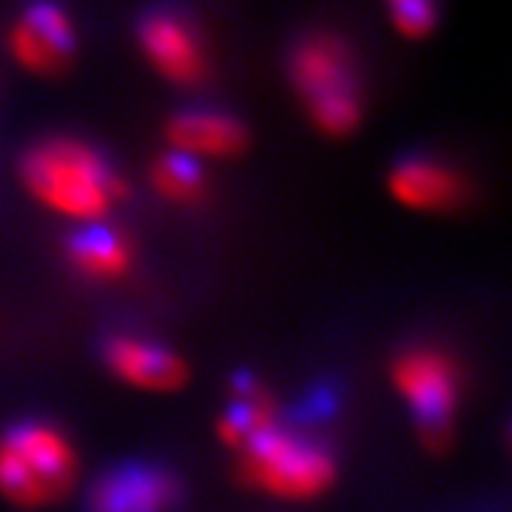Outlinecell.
I'll list each match as a JSON object with an SVG mask.
<instances>
[{"label": "cell", "mask_w": 512, "mask_h": 512, "mask_svg": "<svg viewBox=\"0 0 512 512\" xmlns=\"http://www.w3.org/2000/svg\"><path fill=\"white\" fill-rule=\"evenodd\" d=\"M20 174L40 205L80 225L103 222L123 197V183L109 160L97 148L69 137L37 143L23 157Z\"/></svg>", "instance_id": "6da1fadb"}, {"label": "cell", "mask_w": 512, "mask_h": 512, "mask_svg": "<svg viewBox=\"0 0 512 512\" xmlns=\"http://www.w3.org/2000/svg\"><path fill=\"white\" fill-rule=\"evenodd\" d=\"M237 453L242 478L256 490L285 501H305L325 493L336 476L328 447L279 419L245 441Z\"/></svg>", "instance_id": "7a4b0ae2"}, {"label": "cell", "mask_w": 512, "mask_h": 512, "mask_svg": "<svg viewBox=\"0 0 512 512\" xmlns=\"http://www.w3.org/2000/svg\"><path fill=\"white\" fill-rule=\"evenodd\" d=\"M77 476L72 441L46 421H20L0 436V493L18 507H46Z\"/></svg>", "instance_id": "3957f363"}, {"label": "cell", "mask_w": 512, "mask_h": 512, "mask_svg": "<svg viewBox=\"0 0 512 512\" xmlns=\"http://www.w3.org/2000/svg\"><path fill=\"white\" fill-rule=\"evenodd\" d=\"M291 80L308 114L330 137H345L362 120V97L353 74V57L342 40L313 35L291 55Z\"/></svg>", "instance_id": "277c9868"}, {"label": "cell", "mask_w": 512, "mask_h": 512, "mask_svg": "<svg viewBox=\"0 0 512 512\" xmlns=\"http://www.w3.org/2000/svg\"><path fill=\"white\" fill-rule=\"evenodd\" d=\"M393 382L419 424L421 436L433 447H441L453 430L461 393L453 359L433 348L404 350L393 367Z\"/></svg>", "instance_id": "5b68a950"}, {"label": "cell", "mask_w": 512, "mask_h": 512, "mask_svg": "<svg viewBox=\"0 0 512 512\" xmlns=\"http://www.w3.org/2000/svg\"><path fill=\"white\" fill-rule=\"evenodd\" d=\"M183 487L174 473L157 464H120L94 481L89 490L92 512H177Z\"/></svg>", "instance_id": "8992f818"}, {"label": "cell", "mask_w": 512, "mask_h": 512, "mask_svg": "<svg viewBox=\"0 0 512 512\" xmlns=\"http://www.w3.org/2000/svg\"><path fill=\"white\" fill-rule=\"evenodd\" d=\"M77 37L57 3L29 6L12 29V55L26 72L57 74L72 63Z\"/></svg>", "instance_id": "52a82bcc"}, {"label": "cell", "mask_w": 512, "mask_h": 512, "mask_svg": "<svg viewBox=\"0 0 512 512\" xmlns=\"http://www.w3.org/2000/svg\"><path fill=\"white\" fill-rule=\"evenodd\" d=\"M148 63L177 86H197L208 74V55L194 26L174 12H151L140 23Z\"/></svg>", "instance_id": "ba28073f"}, {"label": "cell", "mask_w": 512, "mask_h": 512, "mask_svg": "<svg viewBox=\"0 0 512 512\" xmlns=\"http://www.w3.org/2000/svg\"><path fill=\"white\" fill-rule=\"evenodd\" d=\"M106 365L120 382L140 387V390H157L168 393L183 387L188 379L185 362L171 348L160 342H148L140 336H114L103 348Z\"/></svg>", "instance_id": "9c48e42d"}, {"label": "cell", "mask_w": 512, "mask_h": 512, "mask_svg": "<svg viewBox=\"0 0 512 512\" xmlns=\"http://www.w3.org/2000/svg\"><path fill=\"white\" fill-rule=\"evenodd\" d=\"M393 197L413 211H450L464 200V180L456 168L433 157H410L390 174Z\"/></svg>", "instance_id": "30bf717a"}, {"label": "cell", "mask_w": 512, "mask_h": 512, "mask_svg": "<svg viewBox=\"0 0 512 512\" xmlns=\"http://www.w3.org/2000/svg\"><path fill=\"white\" fill-rule=\"evenodd\" d=\"M171 148L194 160L202 157H234L245 148V128L222 111H185L168 123Z\"/></svg>", "instance_id": "8fae6325"}, {"label": "cell", "mask_w": 512, "mask_h": 512, "mask_svg": "<svg viewBox=\"0 0 512 512\" xmlns=\"http://www.w3.org/2000/svg\"><path fill=\"white\" fill-rule=\"evenodd\" d=\"M66 256L83 276L109 282L126 276L134 251L120 231L109 228L106 222H92V225H80L69 237Z\"/></svg>", "instance_id": "7c38bea8"}, {"label": "cell", "mask_w": 512, "mask_h": 512, "mask_svg": "<svg viewBox=\"0 0 512 512\" xmlns=\"http://www.w3.org/2000/svg\"><path fill=\"white\" fill-rule=\"evenodd\" d=\"M271 421H276L274 402L268 393L254 384L248 376H239L234 387V402L228 404L225 416L220 419V436L228 447L239 450L248 439H254L259 430H265Z\"/></svg>", "instance_id": "4fadbf2b"}, {"label": "cell", "mask_w": 512, "mask_h": 512, "mask_svg": "<svg viewBox=\"0 0 512 512\" xmlns=\"http://www.w3.org/2000/svg\"><path fill=\"white\" fill-rule=\"evenodd\" d=\"M154 188L171 202H197L205 191V174H202L200 160L171 151L157 160L151 171Z\"/></svg>", "instance_id": "5bb4252c"}, {"label": "cell", "mask_w": 512, "mask_h": 512, "mask_svg": "<svg viewBox=\"0 0 512 512\" xmlns=\"http://www.w3.org/2000/svg\"><path fill=\"white\" fill-rule=\"evenodd\" d=\"M390 9H393L396 29L404 37H413V40L430 35L436 29V20H439L436 0H407V3H399V6H390Z\"/></svg>", "instance_id": "9a60e30c"}, {"label": "cell", "mask_w": 512, "mask_h": 512, "mask_svg": "<svg viewBox=\"0 0 512 512\" xmlns=\"http://www.w3.org/2000/svg\"><path fill=\"white\" fill-rule=\"evenodd\" d=\"M390 6H399V3H407V0H387Z\"/></svg>", "instance_id": "2e32d148"}]
</instances>
